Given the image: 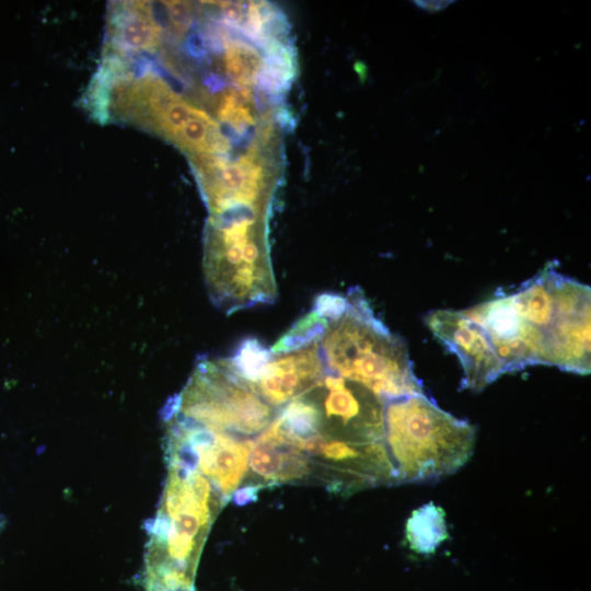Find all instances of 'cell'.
<instances>
[{
    "instance_id": "1",
    "label": "cell",
    "mask_w": 591,
    "mask_h": 591,
    "mask_svg": "<svg viewBox=\"0 0 591 591\" xmlns=\"http://www.w3.org/2000/svg\"><path fill=\"white\" fill-rule=\"evenodd\" d=\"M345 310L328 320L318 341L326 371L357 382L382 399L425 394L404 341L392 334L354 289Z\"/></svg>"
},
{
    "instance_id": "2",
    "label": "cell",
    "mask_w": 591,
    "mask_h": 591,
    "mask_svg": "<svg viewBox=\"0 0 591 591\" xmlns=\"http://www.w3.org/2000/svg\"><path fill=\"white\" fill-rule=\"evenodd\" d=\"M476 429L439 408L425 394L384 401L383 443L395 483L437 480L471 457Z\"/></svg>"
},
{
    "instance_id": "3",
    "label": "cell",
    "mask_w": 591,
    "mask_h": 591,
    "mask_svg": "<svg viewBox=\"0 0 591 591\" xmlns=\"http://www.w3.org/2000/svg\"><path fill=\"white\" fill-rule=\"evenodd\" d=\"M265 217L241 208L209 220L204 275L211 301L225 313L277 298Z\"/></svg>"
},
{
    "instance_id": "4",
    "label": "cell",
    "mask_w": 591,
    "mask_h": 591,
    "mask_svg": "<svg viewBox=\"0 0 591 591\" xmlns=\"http://www.w3.org/2000/svg\"><path fill=\"white\" fill-rule=\"evenodd\" d=\"M161 505L150 531L146 571L194 581L210 526L227 503L195 467L167 459Z\"/></svg>"
},
{
    "instance_id": "5",
    "label": "cell",
    "mask_w": 591,
    "mask_h": 591,
    "mask_svg": "<svg viewBox=\"0 0 591 591\" xmlns=\"http://www.w3.org/2000/svg\"><path fill=\"white\" fill-rule=\"evenodd\" d=\"M590 287L546 268L508 294L517 314L536 333L543 364L590 372Z\"/></svg>"
},
{
    "instance_id": "6",
    "label": "cell",
    "mask_w": 591,
    "mask_h": 591,
    "mask_svg": "<svg viewBox=\"0 0 591 591\" xmlns=\"http://www.w3.org/2000/svg\"><path fill=\"white\" fill-rule=\"evenodd\" d=\"M225 359L199 362L167 414L199 426L251 436L264 431L277 415Z\"/></svg>"
},
{
    "instance_id": "7",
    "label": "cell",
    "mask_w": 591,
    "mask_h": 591,
    "mask_svg": "<svg viewBox=\"0 0 591 591\" xmlns=\"http://www.w3.org/2000/svg\"><path fill=\"white\" fill-rule=\"evenodd\" d=\"M207 113L177 94L158 73L129 69L108 84L104 100L106 123H121L159 135L181 148L192 123Z\"/></svg>"
},
{
    "instance_id": "8",
    "label": "cell",
    "mask_w": 591,
    "mask_h": 591,
    "mask_svg": "<svg viewBox=\"0 0 591 591\" xmlns=\"http://www.w3.org/2000/svg\"><path fill=\"white\" fill-rule=\"evenodd\" d=\"M283 442L303 453L311 462L314 480L341 495L395 483V472L383 440L351 442L321 433Z\"/></svg>"
},
{
    "instance_id": "9",
    "label": "cell",
    "mask_w": 591,
    "mask_h": 591,
    "mask_svg": "<svg viewBox=\"0 0 591 591\" xmlns=\"http://www.w3.org/2000/svg\"><path fill=\"white\" fill-rule=\"evenodd\" d=\"M305 395L317 408L323 437L351 442L383 440L384 399L366 386L326 371Z\"/></svg>"
},
{
    "instance_id": "10",
    "label": "cell",
    "mask_w": 591,
    "mask_h": 591,
    "mask_svg": "<svg viewBox=\"0 0 591 591\" xmlns=\"http://www.w3.org/2000/svg\"><path fill=\"white\" fill-rule=\"evenodd\" d=\"M426 323L460 359L463 387L480 391L505 373L488 334L464 311L437 310L427 315Z\"/></svg>"
},
{
    "instance_id": "11",
    "label": "cell",
    "mask_w": 591,
    "mask_h": 591,
    "mask_svg": "<svg viewBox=\"0 0 591 591\" xmlns=\"http://www.w3.org/2000/svg\"><path fill=\"white\" fill-rule=\"evenodd\" d=\"M464 313L486 331L505 373L530 364H542L538 337L517 314L508 294L496 296Z\"/></svg>"
},
{
    "instance_id": "12",
    "label": "cell",
    "mask_w": 591,
    "mask_h": 591,
    "mask_svg": "<svg viewBox=\"0 0 591 591\" xmlns=\"http://www.w3.org/2000/svg\"><path fill=\"white\" fill-rule=\"evenodd\" d=\"M326 368L318 341L290 351L273 354L248 385L270 406L281 408L315 387Z\"/></svg>"
},
{
    "instance_id": "13",
    "label": "cell",
    "mask_w": 591,
    "mask_h": 591,
    "mask_svg": "<svg viewBox=\"0 0 591 591\" xmlns=\"http://www.w3.org/2000/svg\"><path fill=\"white\" fill-rule=\"evenodd\" d=\"M162 43V27L147 1L112 2L104 54L123 58L153 53Z\"/></svg>"
},
{
    "instance_id": "14",
    "label": "cell",
    "mask_w": 591,
    "mask_h": 591,
    "mask_svg": "<svg viewBox=\"0 0 591 591\" xmlns=\"http://www.w3.org/2000/svg\"><path fill=\"white\" fill-rule=\"evenodd\" d=\"M447 537L444 511L433 502L419 507L407 520L406 541L417 553H433Z\"/></svg>"
},
{
    "instance_id": "15",
    "label": "cell",
    "mask_w": 591,
    "mask_h": 591,
    "mask_svg": "<svg viewBox=\"0 0 591 591\" xmlns=\"http://www.w3.org/2000/svg\"><path fill=\"white\" fill-rule=\"evenodd\" d=\"M327 324V318L312 310L281 336L270 351L280 354L317 343L322 338Z\"/></svg>"
},
{
    "instance_id": "16",
    "label": "cell",
    "mask_w": 591,
    "mask_h": 591,
    "mask_svg": "<svg viewBox=\"0 0 591 591\" xmlns=\"http://www.w3.org/2000/svg\"><path fill=\"white\" fill-rule=\"evenodd\" d=\"M240 102L234 94L227 95L220 106L219 116L241 132L246 126L252 125L254 120L250 111Z\"/></svg>"
},
{
    "instance_id": "17",
    "label": "cell",
    "mask_w": 591,
    "mask_h": 591,
    "mask_svg": "<svg viewBox=\"0 0 591 591\" xmlns=\"http://www.w3.org/2000/svg\"><path fill=\"white\" fill-rule=\"evenodd\" d=\"M170 20L177 33L186 32L192 23V5L185 1H164Z\"/></svg>"
},
{
    "instance_id": "18",
    "label": "cell",
    "mask_w": 591,
    "mask_h": 591,
    "mask_svg": "<svg viewBox=\"0 0 591 591\" xmlns=\"http://www.w3.org/2000/svg\"><path fill=\"white\" fill-rule=\"evenodd\" d=\"M224 20L231 24H240L243 20V4L232 1L218 2Z\"/></svg>"
},
{
    "instance_id": "19",
    "label": "cell",
    "mask_w": 591,
    "mask_h": 591,
    "mask_svg": "<svg viewBox=\"0 0 591 591\" xmlns=\"http://www.w3.org/2000/svg\"><path fill=\"white\" fill-rule=\"evenodd\" d=\"M258 489L259 487L255 485H247L244 488L237 489L232 496L237 505H245L257 498Z\"/></svg>"
},
{
    "instance_id": "20",
    "label": "cell",
    "mask_w": 591,
    "mask_h": 591,
    "mask_svg": "<svg viewBox=\"0 0 591 591\" xmlns=\"http://www.w3.org/2000/svg\"><path fill=\"white\" fill-rule=\"evenodd\" d=\"M453 2H454L453 0H451V1H447V0H442V1H438V0H434V1H424V0L413 1V3L416 7H418L419 9H421L424 11H428L430 13L442 11L443 9H445L449 4H451Z\"/></svg>"
}]
</instances>
